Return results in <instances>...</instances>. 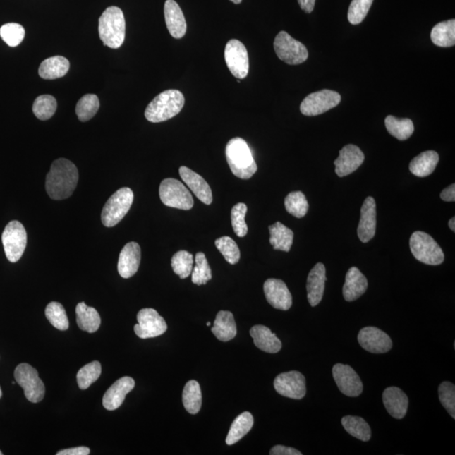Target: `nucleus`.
Returning a JSON list of instances; mask_svg holds the SVG:
<instances>
[{
    "label": "nucleus",
    "instance_id": "20e7f679",
    "mask_svg": "<svg viewBox=\"0 0 455 455\" xmlns=\"http://www.w3.org/2000/svg\"><path fill=\"white\" fill-rule=\"evenodd\" d=\"M99 35L104 45L118 49L123 44L126 21L123 11L116 6L108 7L99 19Z\"/></svg>",
    "mask_w": 455,
    "mask_h": 455
},
{
    "label": "nucleus",
    "instance_id": "7c9ffc66",
    "mask_svg": "<svg viewBox=\"0 0 455 455\" xmlns=\"http://www.w3.org/2000/svg\"><path fill=\"white\" fill-rule=\"evenodd\" d=\"M76 315L78 326L82 331L94 333L101 326L102 320L98 311L93 307L86 305L85 302L78 303Z\"/></svg>",
    "mask_w": 455,
    "mask_h": 455
},
{
    "label": "nucleus",
    "instance_id": "4d7b16f0",
    "mask_svg": "<svg viewBox=\"0 0 455 455\" xmlns=\"http://www.w3.org/2000/svg\"><path fill=\"white\" fill-rule=\"evenodd\" d=\"M231 2L236 4H239L242 2V0H231Z\"/></svg>",
    "mask_w": 455,
    "mask_h": 455
},
{
    "label": "nucleus",
    "instance_id": "de8ad7c7",
    "mask_svg": "<svg viewBox=\"0 0 455 455\" xmlns=\"http://www.w3.org/2000/svg\"><path fill=\"white\" fill-rule=\"evenodd\" d=\"M247 212V206L245 203H237L236 205L233 207L231 210V223L233 231L236 233L237 236L244 237L248 233V227L245 223V214Z\"/></svg>",
    "mask_w": 455,
    "mask_h": 455
},
{
    "label": "nucleus",
    "instance_id": "ea45409f",
    "mask_svg": "<svg viewBox=\"0 0 455 455\" xmlns=\"http://www.w3.org/2000/svg\"><path fill=\"white\" fill-rule=\"evenodd\" d=\"M284 205L286 210L298 219L303 218L309 210V203L302 192L290 193L285 198Z\"/></svg>",
    "mask_w": 455,
    "mask_h": 455
},
{
    "label": "nucleus",
    "instance_id": "7ed1b4c3",
    "mask_svg": "<svg viewBox=\"0 0 455 455\" xmlns=\"http://www.w3.org/2000/svg\"><path fill=\"white\" fill-rule=\"evenodd\" d=\"M185 104L183 94L177 90H168L163 91L153 101H152L145 110V118L151 123H162L170 120L179 114Z\"/></svg>",
    "mask_w": 455,
    "mask_h": 455
},
{
    "label": "nucleus",
    "instance_id": "1a4fd4ad",
    "mask_svg": "<svg viewBox=\"0 0 455 455\" xmlns=\"http://www.w3.org/2000/svg\"><path fill=\"white\" fill-rule=\"evenodd\" d=\"M274 50L277 57L289 65L301 64L309 57L306 47L284 30L277 35Z\"/></svg>",
    "mask_w": 455,
    "mask_h": 455
},
{
    "label": "nucleus",
    "instance_id": "39448f33",
    "mask_svg": "<svg viewBox=\"0 0 455 455\" xmlns=\"http://www.w3.org/2000/svg\"><path fill=\"white\" fill-rule=\"evenodd\" d=\"M410 248L414 257L427 265L437 266L444 261L443 250L427 233L414 232L411 236Z\"/></svg>",
    "mask_w": 455,
    "mask_h": 455
},
{
    "label": "nucleus",
    "instance_id": "f257e3e1",
    "mask_svg": "<svg viewBox=\"0 0 455 455\" xmlns=\"http://www.w3.org/2000/svg\"><path fill=\"white\" fill-rule=\"evenodd\" d=\"M79 181V171L75 164L60 158L51 164L47 175L46 190L54 200H63L71 196Z\"/></svg>",
    "mask_w": 455,
    "mask_h": 455
},
{
    "label": "nucleus",
    "instance_id": "c03bdc74",
    "mask_svg": "<svg viewBox=\"0 0 455 455\" xmlns=\"http://www.w3.org/2000/svg\"><path fill=\"white\" fill-rule=\"evenodd\" d=\"M215 245L229 264L235 265L240 261L241 251L239 247L231 237L223 236L219 238L215 241Z\"/></svg>",
    "mask_w": 455,
    "mask_h": 455
},
{
    "label": "nucleus",
    "instance_id": "393cba45",
    "mask_svg": "<svg viewBox=\"0 0 455 455\" xmlns=\"http://www.w3.org/2000/svg\"><path fill=\"white\" fill-rule=\"evenodd\" d=\"M164 12L169 32L174 38L183 37L186 32V23L178 4L175 0H166Z\"/></svg>",
    "mask_w": 455,
    "mask_h": 455
},
{
    "label": "nucleus",
    "instance_id": "79ce46f5",
    "mask_svg": "<svg viewBox=\"0 0 455 455\" xmlns=\"http://www.w3.org/2000/svg\"><path fill=\"white\" fill-rule=\"evenodd\" d=\"M171 267L176 275L185 279L190 275L193 267V255L186 250H180L171 259Z\"/></svg>",
    "mask_w": 455,
    "mask_h": 455
},
{
    "label": "nucleus",
    "instance_id": "423d86ee",
    "mask_svg": "<svg viewBox=\"0 0 455 455\" xmlns=\"http://www.w3.org/2000/svg\"><path fill=\"white\" fill-rule=\"evenodd\" d=\"M133 190L128 188H123L116 190L108 199L102 212V224L106 227H114L128 214L133 202Z\"/></svg>",
    "mask_w": 455,
    "mask_h": 455
},
{
    "label": "nucleus",
    "instance_id": "9b49d317",
    "mask_svg": "<svg viewBox=\"0 0 455 455\" xmlns=\"http://www.w3.org/2000/svg\"><path fill=\"white\" fill-rule=\"evenodd\" d=\"M341 95L336 91L323 90L312 93L303 99L301 105L303 115L308 116H318L339 105Z\"/></svg>",
    "mask_w": 455,
    "mask_h": 455
},
{
    "label": "nucleus",
    "instance_id": "a18cd8bd",
    "mask_svg": "<svg viewBox=\"0 0 455 455\" xmlns=\"http://www.w3.org/2000/svg\"><path fill=\"white\" fill-rule=\"evenodd\" d=\"M196 266L192 272V281L198 286L205 285L212 279V271L209 262L202 253H198L195 257Z\"/></svg>",
    "mask_w": 455,
    "mask_h": 455
},
{
    "label": "nucleus",
    "instance_id": "58836bf2",
    "mask_svg": "<svg viewBox=\"0 0 455 455\" xmlns=\"http://www.w3.org/2000/svg\"><path fill=\"white\" fill-rule=\"evenodd\" d=\"M99 101L97 95L87 94L84 95L76 105V115L81 121H88L97 114Z\"/></svg>",
    "mask_w": 455,
    "mask_h": 455
},
{
    "label": "nucleus",
    "instance_id": "f704fd0d",
    "mask_svg": "<svg viewBox=\"0 0 455 455\" xmlns=\"http://www.w3.org/2000/svg\"><path fill=\"white\" fill-rule=\"evenodd\" d=\"M182 402L190 414H198L202 407L200 384L196 380H190L186 384L182 393Z\"/></svg>",
    "mask_w": 455,
    "mask_h": 455
},
{
    "label": "nucleus",
    "instance_id": "ddd939ff",
    "mask_svg": "<svg viewBox=\"0 0 455 455\" xmlns=\"http://www.w3.org/2000/svg\"><path fill=\"white\" fill-rule=\"evenodd\" d=\"M138 324L134 326V332L142 339H148L163 335L167 331L166 320L154 309H142L137 315Z\"/></svg>",
    "mask_w": 455,
    "mask_h": 455
},
{
    "label": "nucleus",
    "instance_id": "9d476101",
    "mask_svg": "<svg viewBox=\"0 0 455 455\" xmlns=\"http://www.w3.org/2000/svg\"><path fill=\"white\" fill-rule=\"evenodd\" d=\"M17 384L24 389L25 396L32 403L40 402L45 396V385L39 378L36 368L28 363H20L15 370Z\"/></svg>",
    "mask_w": 455,
    "mask_h": 455
},
{
    "label": "nucleus",
    "instance_id": "412c9836",
    "mask_svg": "<svg viewBox=\"0 0 455 455\" xmlns=\"http://www.w3.org/2000/svg\"><path fill=\"white\" fill-rule=\"evenodd\" d=\"M141 261V248L136 242H129L121 250L118 270L123 279H129L136 274Z\"/></svg>",
    "mask_w": 455,
    "mask_h": 455
},
{
    "label": "nucleus",
    "instance_id": "8fccbe9b",
    "mask_svg": "<svg viewBox=\"0 0 455 455\" xmlns=\"http://www.w3.org/2000/svg\"><path fill=\"white\" fill-rule=\"evenodd\" d=\"M439 400L453 418H455V387L448 381L442 383L439 388Z\"/></svg>",
    "mask_w": 455,
    "mask_h": 455
},
{
    "label": "nucleus",
    "instance_id": "5fc2aeb1",
    "mask_svg": "<svg viewBox=\"0 0 455 455\" xmlns=\"http://www.w3.org/2000/svg\"><path fill=\"white\" fill-rule=\"evenodd\" d=\"M302 10L308 14L314 11L315 0H298Z\"/></svg>",
    "mask_w": 455,
    "mask_h": 455
},
{
    "label": "nucleus",
    "instance_id": "f03ea898",
    "mask_svg": "<svg viewBox=\"0 0 455 455\" xmlns=\"http://www.w3.org/2000/svg\"><path fill=\"white\" fill-rule=\"evenodd\" d=\"M225 154L233 174L239 178L248 180L257 171L253 152L243 138H232L227 144Z\"/></svg>",
    "mask_w": 455,
    "mask_h": 455
},
{
    "label": "nucleus",
    "instance_id": "c85d7f7f",
    "mask_svg": "<svg viewBox=\"0 0 455 455\" xmlns=\"http://www.w3.org/2000/svg\"><path fill=\"white\" fill-rule=\"evenodd\" d=\"M69 68L71 63L66 58L54 56L43 61L38 73L43 80H56L66 75Z\"/></svg>",
    "mask_w": 455,
    "mask_h": 455
},
{
    "label": "nucleus",
    "instance_id": "2f4dec72",
    "mask_svg": "<svg viewBox=\"0 0 455 455\" xmlns=\"http://www.w3.org/2000/svg\"><path fill=\"white\" fill-rule=\"evenodd\" d=\"M270 244L273 249L289 253L291 250L293 241V232L280 222L269 226Z\"/></svg>",
    "mask_w": 455,
    "mask_h": 455
},
{
    "label": "nucleus",
    "instance_id": "bf43d9fd",
    "mask_svg": "<svg viewBox=\"0 0 455 455\" xmlns=\"http://www.w3.org/2000/svg\"><path fill=\"white\" fill-rule=\"evenodd\" d=\"M207 327H210V326H211V323H210V322H207Z\"/></svg>",
    "mask_w": 455,
    "mask_h": 455
},
{
    "label": "nucleus",
    "instance_id": "473e14b6",
    "mask_svg": "<svg viewBox=\"0 0 455 455\" xmlns=\"http://www.w3.org/2000/svg\"><path fill=\"white\" fill-rule=\"evenodd\" d=\"M254 424L253 415L245 411L235 419L226 437V444L233 445L239 442L248 433Z\"/></svg>",
    "mask_w": 455,
    "mask_h": 455
},
{
    "label": "nucleus",
    "instance_id": "dca6fc26",
    "mask_svg": "<svg viewBox=\"0 0 455 455\" xmlns=\"http://www.w3.org/2000/svg\"><path fill=\"white\" fill-rule=\"evenodd\" d=\"M358 340L362 348L371 353H387L393 346L391 337L374 327L363 328L358 333Z\"/></svg>",
    "mask_w": 455,
    "mask_h": 455
},
{
    "label": "nucleus",
    "instance_id": "f3484780",
    "mask_svg": "<svg viewBox=\"0 0 455 455\" xmlns=\"http://www.w3.org/2000/svg\"><path fill=\"white\" fill-rule=\"evenodd\" d=\"M264 293L268 303L277 310H289L293 298L287 285L280 279H267L264 284Z\"/></svg>",
    "mask_w": 455,
    "mask_h": 455
},
{
    "label": "nucleus",
    "instance_id": "052dcab7",
    "mask_svg": "<svg viewBox=\"0 0 455 455\" xmlns=\"http://www.w3.org/2000/svg\"><path fill=\"white\" fill-rule=\"evenodd\" d=\"M2 454H3V453L1 451H0V455H2Z\"/></svg>",
    "mask_w": 455,
    "mask_h": 455
},
{
    "label": "nucleus",
    "instance_id": "aec40b11",
    "mask_svg": "<svg viewBox=\"0 0 455 455\" xmlns=\"http://www.w3.org/2000/svg\"><path fill=\"white\" fill-rule=\"evenodd\" d=\"M376 202L374 198L368 197L361 207L360 221L358 236L363 243H368L375 237L377 224Z\"/></svg>",
    "mask_w": 455,
    "mask_h": 455
},
{
    "label": "nucleus",
    "instance_id": "4468645a",
    "mask_svg": "<svg viewBox=\"0 0 455 455\" xmlns=\"http://www.w3.org/2000/svg\"><path fill=\"white\" fill-rule=\"evenodd\" d=\"M274 388L281 396L301 400L306 394L305 376L298 371L283 372L274 380Z\"/></svg>",
    "mask_w": 455,
    "mask_h": 455
},
{
    "label": "nucleus",
    "instance_id": "864d4df0",
    "mask_svg": "<svg viewBox=\"0 0 455 455\" xmlns=\"http://www.w3.org/2000/svg\"><path fill=\"white\" fill-rule=\"evenodd\" d=\"M442 200L445 202H454L455 201V185L452 184L449 188L443 190L440 194Z\"/></svg>",
    "mask_w": 455,
    "mask_h": 455
},
{
    "label": "nucleus",
    "instance_id": "4c0bfd02",
    "mask_svg": "<svg viewBox=\"0 0 455 455\" xmlns=\"http://www.w3.org/2000/svg\"><path fill=\"white\" fill-rule=\"evenodd\" d=\"M57 101L49 95L38 97L33 103L32 111L39 120L47 121L53 118L57 110Z\"/></svg>",
    "mask_w": 455,
    "mask_h": 455
},
{
    "label": "nucleus",
    "instance_id": "09e8293b",
    "mask_svg": "<svg viewBox=\"0 0 455 455\" xmlns=\"http://www.w3.org/2000/svg\"><path fill=\"white\" fill-rule=\"evenodd\" d=\"M374 0H353L351 2L348 18L353 25H358L365 19Z\"/></svg>",
    "mask_w": 455,
    "mask_h": 455
},
{
    "label": "nucleus",
    "instance_id": "c756f323",
    "mask_svg": "<svg viewBox=\"0 0 455 455\" xmlns=\"http://www.w3.org/2000/svg\"><path fill=\"white\" fill-rule=\"evenodd\" d=\"M439 162V155L435 151L428 150L411 160L409 166L411 174L418 177L430 176Z\"/></svg>",
    "mask_w": 455,
    "mask_h": 455
},
{
    "label": "nucleus",
    "instance_id": "b1692460",
    "mask_svg": "<svg viewBox=\"0 0 455 455\" xmlns=\"http://www.w3.org/2000/svg\"><path fill=\"white\" fill-rule=\"evenodd\" d=\"M383 402L389 415L396 419L405 418L408 409L409 399L398 387H389L383 393Z\"/></svg>",
    "mask_w": 455,
    "mask_h": 455
},
{
    "label": "nucleus",
    "instance_id": "13d9d810",
    "mask_svg": "<svg viewBox=\"0 0 455 455\" xmlns=\"http://www.w3.org/2000/svg\"><path fill=\"white\" fill-rule=\"evenodd\" d=\"M1 396H2V391H1V388H0V398H1Z\"/></svg>",
    "mask_w": 455,
    "mask_h": 455
},
{
    "label": "nucleus",
    "instance_id": "bb28decb",
    "mask_svg": "<svg viewBox=\"0 0 455 455\" xmlns=\"http://www.w3.org/2000/svg\"><path fill=\"white\" fill-rule=\"evenodd\" d=\"M250 334L255 346L263 352L277 353L281 349V341L265 326L257 324L250 329Z\"/></svg>",
    "mask_w": 455,
    "mask_h": 455
},
{
    "label": "nucleus",
    "instance_id": "72a5a7b5",
    "mask_svg": "<svg viewBox=\"0 0 455 455\" xmlns=\"http://www.w3.org/2000/svg\"><path fill=\"white\" fill-rule=\"evenodd\" d=\"M432 42L436 46L450 47L455 44V20H449L437 24L431 32Z\"/></svg>",
    "mask_w": 455,
    "mask_h": 455
},
{
    "label": "nucleus",
    "instance_id": "37998d69",
    "mask_svg": "<svg viewBox=\"0 0 455 455\" xmlns=\"http://www.w3.org/2000/svg\"><path fill=\"white\" fill-rule=\"evenodd\" d=\"M102 375V365L97 361L91 362L80 368L77 374V382L80 389H88Z\"/></svg>",
    "mask_w": 455,
    "mask_h": 455
},
{
    "label": "nucleus",
    "instance_id": "6e6552de",
    "mask_svg": "<svg viewBox=\"0 0 455 455\" xmlns=\"http://www.w3.org/2000/svg\"><path fill=\"white\" fill-rule=\"evenodd\" d=\"M2 242L8 261L18 262L28 244V233L23 224L19 221H11L2 233Z\"/></svg>",
    "mask_w": 455,
    "mask_h": 455
},
{
    "label": "nucleus",
    "instance_id": "6e6d98bb",
    "mask_svg": "<svg viewBox=\"0 0 455 455\" xmlns=\"http://www.w3.org/2000/svg\"><path fill=\"white\" fill-rule=\"evenodd\" d=\"M449 229H451V231L453 232H455V218H454V217H453V218L449 220Z\"/></svg>",
    "mask_w": 455,
    "mask_h": 455
},
{
    "label": "nucleus",
    "instance_id": "5701e85b",
    "mask_svg": "<svg viewBox=\"0 0 455 455\" xmlns=\"http://www.w3.org/2000/svg\"><path fill=\"white\" fill-rule=\"evenodd\" d=\"M179 173L181 179L192 190L195 196L205 205H210L212 202V193L207 182L198 173L186 166L180 167Z\"/></svg>",
    "mask_w": 455,
    "mask_h": 455
},
{
    "label": "nucleus",
    "instance_id": "3c124183",
    "mask_svg": "<svg viewBox=\"0 0 455 455\" xmlns=\"http://www.w3.org/2000/svg\"><path fill=\"white\" fill-rule=\"evenodd\" d=\"M271 455H302V453L298 450L286 447L283 445H276L270 450Z\"/></svg>",
    "mask_w": 455,
    "mask_h": 455
},
{
    "label": "nucleus",
    "instance_id": "a211bd4d",
    "mask_svg": "<svg viewBox=\"0 0 455 455\" xmlns=\"http://www.w3.org/2000/svg\"><path fill=\"white\" fill-rule=\"evenodd\" d=\"M364 154L358 146L348 145L340 150L338 157L334 164L336 166V175L339 177H344L352 174L362 166L364 162Z\"/></svg>",
    "mask_w": 455,
    "mask_h": 455
},
{
    "label": "nucleus",
    "instance_id": "6ab92c4d",
    "mask_svg": "<svg viewBox=\"0 0 455 455\" xmlns=\"http://www.w3.org/2000/svg\"><path fill=\"white\" fill-rule=\"evenodd\" d=\"M135 387V381L125 376L116 380L103 396V406L108 411H115L123 405L126 396Z\"/></svg>",
    "mask_w": 455,
    "mask_h": 455
},
{
    "label": "nucleus",
    "instance_id": "cd10ccee",
    "mask_svg": "<svg viewBox=\"0 0 455 455\" xmlns=\"http://www.w3.org/2000/svg\"><path fill=\"white\" fill-rule=\"evenodd\" d=\"M212 332L221 341H229L236 336V323L231 312L221 310L217 314Z\"/></svg>",
    "mask_w": 455,
    "mask_h": 455
},
{
    "label": "nucleus",
    "instance_id": "f8f14e48",
    "mask_svg": "<svg viewBox=\"0 0 455 455\" xmlns=\"http://www.w3.org/2000/svg\"><path fill=\"white\" fill-rule=\"evenodd\" d=\"M224 59L229 71L237 79H245L248 75L250 67L248 51L241 42L236 39H232L228 42L225 47Z\"/></svg>",
    "mask_w": 455,
    "mask_h": 455
},
{
    "label": "nucleus",
    "instance_id": "a878e982",
    "mask_svg": "<svg viewBox=\"0 0 455 455\" xmlns=\"http://www.w3.org/2000/svg\"><path fill=\"white\" fill-rule=\"evenodd\" d=\"M368 289V280L358 267H351L346 275L342 293L346 301L352 302L360 298Z\"/></svg>",
    "mask_w": 455,
    "mask_h": 455
},
{
    "label": "nucleus",
    "instance_id": "a19ab883",
    "mask_svg": "<svg viewBox=\"0 0 455 455\" xmlns=\"http://www.w3.org/2000/svg\"><path fill=\"white\" fill-rule=\"evenodd\" d=\"M45 314L47 319L58 330H68L69 327L68 316L63 306L60 303H49L46 308Z\"/></svg>",
    "mask_w": 455,
    "mask_h": 455
},
{
    "label": "nucleus",
    "instance_id": "2eb2a0df",
    "mask_svg": "<svg viewBox=\"0 0 455 455\" xmlns=\"http://www.w3.org/2000/svg\"><path fill=\"white\" fill-rule=\"evenodd\" d=\"M332 375L342 394L350 397L360 396L363 389V382L352 367L336 363L332 368Z\"/></svg>",
    "mask_w": 455,
    "mask_h": 455
},
{
    "label": "nucleus",
    "instance_id": "c9c22d12",
    "mask_svg": "<svg viewBox=\"0 0 455 455\" xmlns=\"http://www.w3.org/2000/svg\"><path fill=\"white\" fill-rule=\"evenodd\" d=\"M341 424L349 435L359 440L367 442L371 439V428L363 418L346 415L341 419Z\"/></svg>",
    "mask_w": 455,
    "mask_h": 455
},
{
    "label": "nucleus",
    "instance_id": "0eeeda50",
    "mask_svg": "<svg viewBox=\"0 0 455 455\" xmlns=\"http://www.w3.org/2000/svg\"><path fill=\"white\" fill-rule=\"evenodd\" d=\"M159 198L164 205L181 210L193 209L194 201L189 190L178 180L168 178L159 186Z\"/></svg>",
    "mask_w": 455,
    "mask_h": 455
},
{
    "label": "nucleus",
    "instance_id": "49530a36",
    "mask_svg": "<svg viewBox=\"0 0 455 455\" xmlns=\"http://www.w3.org/2000/svg\"><path fill=\"white\" fill-rule=\"evenodd\" d=\"M25 30L18 23H7L0 28V37L7 45L15 47L24 40Z\"/></svg>",
    "mask_w": 455,
    "mask_h": 455
},
{
    "label": "nucleus",
    "instance_id": "e433bc0d",
    "mask_svg": "<svg viewBox=\"0 0 455 455\" xmlns=\"http://www.w3.org/2000/svg\"><path fill=\"white\" fill-rule=\"evenodd\" d=\"M384 123L389 133L398 140H408L413 134L414 125L411 119H398L393 116H388Z\"/></svg>",
    "mask_w": 455,
    "mask_h": 455
},
{
    "label": "nucleus",
    "instance_id": "603ef678",
    "mask_svg": "<svg viewBox=\"0 0 455 455\" xmlns=\"http://www.w3.org/2000/svg\"><path fill=\"white\" fill-rule=\"evenodd\" d=\"M90 453V449L89 448L82 446V447L61 450L57 453V455H88Z\"/></svg>",
    "mask_w": 455,
    "mask_h": 455
},
{
    "label": "nucleus",
    "instance_id": "4be33fe9",
    "mask_svg": "<svg viewBox=\"0 0 455 455\" xmlns=\"http://www.w3.org/2000/svg\"><path fill=\"white\" fill-rule=\"evenodd\" d=\"M326 281V267L319 262L312 268L307 279L308 301L312 307L317 306L322 301Z\"/></svg>",
    "mask_w": 455,
    "mask_h": 455
}]
</instances>
